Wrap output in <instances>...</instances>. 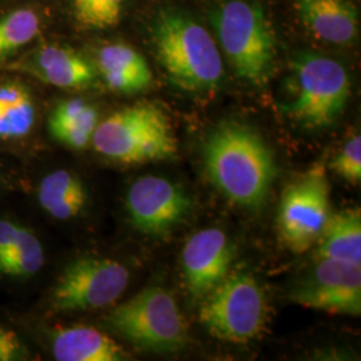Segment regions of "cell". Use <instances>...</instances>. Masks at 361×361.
Listing matches in <instances>:
<instances>
[{"instance_id":"6da1fadb","label":"cell","mask_w":361,"mask_h":361,"mask_svg":"<svg viewBox=\"0 0 361 361\" xmlns=\"http://www.w3.org/2000/svg\"><path fill=\"white\" fill-rule=\"evenodd\" d=\"M209 180L237 207L258 210L277 177L274 155L257 130L226 121L212 130L202 145Z\"/></svg>"},{"instance_id":"7a4b0ae2","label":"cell","mask_w":361,"mask_h":361,"mask_svg":"<svg viewBox=\"0 0 361 361\" xmlns=\"http://www.w3.org/2000/svg\"><path fill=\"white\" fill-rule=\"evenodd\" d=\"M152 38L157 59L176 87L193 94L219 89L224 66L217 44L190 15L162 10L155 18Z\"/></svg>"},{"instance_id":"3957f363","label":"cell","mask_w":361,"mask_h":361,"mask_svg":"<svg viewBox=\"0 0 361 361\" xmlns=\"http://www.w3.org/2000/svg\"><path fill=\"white\" fill-rule=\"evenodd\" d=\"M210 20L234 74L264 86L274 70L277 43L262 7L250 0H226Z\"/></svg>"},{"instance_id":"277c9868","label":"cell","mask_w":361,"mask_h":361,"mask_svg":"<svg viewBox=\"0 0 361 361\" xmlns=\"http://www.w3.org/2000/svg\"><path fill=\"white\" fill-rule=\"evenodd\" d=\"M91 142L106 158L126 165L173 159L177 140L165 111L140 102L121 109L98 123Z\"/></svg>"},{"instance_id":"5b68a950","label":"cell","mask_w":361,"mask_h":361,"mask_svg":"<svg viewBox=\"0 0 361 361\" xmlns=\"http://www.w3.org/2000/svg\"><path fill=\"white\" fill-rule=\"evenodd\" d=\"M295 97L283 106L285 114L307 129L334 125L350 97V77L338 61L317 52L302 51L292 61Z\"/></svg>"},{"instance_id":"8992f818","label":"cell","mask_w":361,"mask_h":361,"mask_svg":"<svg viewBox=\"0 0 361 361\" xmlns=\"http://www.w3.org/2000/svg\"><path fill=\"white\" fill-rule=\"evenodd\" d=\"M110 326L135 347L155 353H174L188 344L186 323L174 297L150 286L118 305L107 319Z\"/></svg>"},{"instance_id":"52a82bcc","label":"cell","mask_w":361,"mask_h":361,"mask_svg":"<svg viewBox=\"0 0 361 361\" xmlns=\"http://www.w3.org/2000/svg\"><path fill=\"white\" fill-rule=\"evenodd\" d=\"M201 301L200 322L222 341L249 343L261 335L267 323L265 295L250 274H228Z\"/></svg>"},{"instance_id":"ba28073f","label":"cell","mask_w":361,"mask_h":361,"mask_svg":"<svg viewBox=\"0 0 361 361\" xmlns=\"http://www.w3.org/2000/svg\"><path fill=\"white\" fill-rule=\"evenodd\" d=\"M329 180L323 165H316L290 182L277 210V231L290 252L301 255L319 241L331 216Z\"/></svg>"},{"instance_id":"9c48e42d","label":"cell","mask_w":361,"mask_h":361,"mask_svg":"<svg viewBox=\"0 0 361 361\" xmlns=\"http://www.w3.org/2000/svg\"><path fill=\"white\" fill-rule=\"evenodd\" d=\"M129 279V271L111 258H78L54 286L52 307L59 312L104 308L125 292Z\"/></svg>"},{"instance_id":"30bf717a","label":"cell","mask_w":361,"mask_h":361,"mask_svg":"<svg viewBox=\"0 0 361 361\" xmlns=\"http://www.w3.org/2000/svg\"><path fill=\"white\" fill-rule=\"evenodd\" d=\"M301 307L336 314L360 316L361 265L338 259H319L290 290Z\"/></svg>"},{"instance_id":"8fae6325","label":"cell","mask_w":361,"mask_h":361,"mask_svg":"<svg viewBox=\"0 0 361 361\" xmlns=\"http://www.w3.org/2000/svg\"><path fill=\"white\" fill-rule=\"evenodd\" d=\"M192 200L177 183L161 177H141L130 186L126 207L141 232L162 235L180 225L192 210Z\"/></svg>"},{"instance_id":"7c38bea8","label":"cell","mask_w":361,"mask_h":361,"mask_svg":"<svg viewBox=\"0 0 361 361\" xmlns=\"http://www.w3.org/2000/svg\"><path fill=\"white\" fill-rule=\"evenodd\" d=\"M234 247L222 231L210 228L194 233L182 249L185 284L195 301L202 300L228 276Z\"/></svg>"},{"instance_id":"4fadbf2b","label":"cell","mask_w":361,"mask_h":361,"mask_svg":"<svg viewBox=\"0 0 361 361\" xmlns=\"http://www.w3.org/2000/svg\"><path fill=\"white\" fill-rule=\"evenodd\" d=\"M20 67L39 80L59 89H87L97 78L94 66L85 56L59 46L40 47Z\"/></svg>"},{"instance_id":"5bb4252c","label":"cell","mask_w":361,"mask_h":361,"mask_svg":"<svg viewBox=\"0 0 361 361\" xmlns=\"http://www.w3.org/2000/svg\"><path fill=\"white\" fill-rule=\"evenodd\" d=\"M296 7L301 22L322 40L347 46L359 35V15L350 0H297Z\"/></svg>"},{"instance_id":"9a60e30c","label":"cell","mask_w":361,"mask_h":361,"mask_svg":"<svg viewBox=\"0 0 361 361\" xmlns=\"http://www.w3.org/2000/svg\"><path fill=\"white\" fill-rule=\"evenodd\" d=\"M98 68L109 89L118 92H142L153 82V73L142 54L123 43L102 47L98 52Z\"/></svg>"},{"instance_id":"2e32d148","label":"cell","mask_w":361,"mask_h":361,"mask_svg":"<svg viewBox=\"0 0 361 361\" xmlns=\"http://www.w3.org/2000/svg\"><path fill=\"white\" fill-rule=\"evenodd\" d=\"M52 355L58 361H121L126 352L104 332L74 326L56 332L52 340Z\"/></svg>"},{"instance_id":"e0dca14e","label":"cell","mask_w":361,"mask_h":361,"mask_svg":"<svg viewBox=\"0 0 361 361\" xmlns=\"http://www.w3.org/2000/svg\"><path fill=\"white\" fill-rule=\"evenodd\" d=\"M316 258L361 265V210L350 207L331 214L319 238Z\"/></svg>"},{"instance_id":"ac0fdd59","label":"cell","mask_w":361,"mask_h":361,"mask_svg":"<svg viewBox=\"0 0 361 361\" xmlns=\"http://www.w3.org/2000/svg\"><path fill=\"white\" fill-rule=\"evenodd\" d=\"M38 200L40 207L51 217L66 221L82 213L86 207L87 193L77 176L67 170H56L40 182Z\"/></svg>"},{"instance_id":"d6986e66","label":"cell","mask_w":361,"mask_h":361,"mask_svg":"<svg viewBox=\"0 0 361 361\" xmlns=\"http://www.w3.org/2000/svg\"><path fill=\"white\" fill-rule=\"evenodd\" d=\"M97 125V109L79 98L58 104L49 119L52 137L75 150L85 149L91 142Z\"/></svg>"},{"instance_id":"ffe728a7","label":"cell","mask_w":361,"mask_h":361,"mask_svg":"<svg viewBox=\"0 0 361 361\" xmlns=\"http://www.w3.org/2000/svg\"><path fill=\"white\" fill-rule=\"evenodd\" d=\"M35 123V104L30 91L20 83L0 85V140H19Z\"/></svg>"},{"instance_id":"44dd1931","label":"cell","mask_w":361,"mask_h":361,"mask_svg":"<svg viewBox=\"0 0 361 361\" xmlns=\"http://www.w3.org/2000/svg\"><path fill=\"white\" fill-rule=\"evenodd\" d=\"M39 18L31 8H19L0 19V61L32 42L39 32Z\"/></svg>"},{"instance_id":"7402d4cb","label":"cell","mask_w":361,"mask_h":361,"mask_svg":"<svg viewBox=\"0 0 361 361\" xmlns=\"http://www.w3.org/2000/svg\"><path fill=\"white\" fill-rule=\"evenodd\" d=\"M44 264V253L37 235L27 228L19 226L16 245L13 252L0 262V273L30 277Z\"/></svg>"},{"instance_id":"603a6c76","label":"cell","mask_w":361,"mask_h":361,"mask_svg":"<svg viewBox=\"0 0 361 361\" xmlns=\"http://www.w3.org/2000/svg\"><path fill=\"white\" fill-rule=\"evenodd\" d=\"M126 0H73V11L80 26L109 28L119 23Z\"/></svg>"},{"instance_id":"cb8c5ba5","label":"cell","mask_w":361,"mask_h":361,"mask_svg":"<svg viewBox=\"0 0 361 361\" xmlns=\"http://www.w3.org/2000/svg\"><path fill=\"white\" fill-rule=\"evenodd\" d=\"M331 169L338 177L352 185H360L361 180V138L352 135L343 145L340 152L331 162Z\"/></svg>"},{"instance_id":"d4e9b609","label":"cell","mask_w":361,"mask_h":361,"mask_svg":"<svg viewBox=\"0 0 361 361\" xmlns=\"http://www.w3.org/2000/svg\"><path fill=\"white\" fill-rule=\"evenodd\" d=\"M19 225L11 221L0 219V262L7 257L16 245Z\"/></svg>"},{"instance_id":"484cf974","label":"cell","mask_w":361,"mask_h":361,"mask_svg":"<svg viewBox=\"0 0 361 361\" xmlns=\"http://www.w3.org/2000/svg\"><path fill=\"white\" fill-rule=\"evenodd\" d=\"M20 355V343L10 331L0 328V361H10Z\"/></svg>"}]
</instances>
